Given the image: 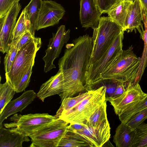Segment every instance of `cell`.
<instances>
[{
	"mask_svg": "<svg viewBox=\"0 0 147 147\" xmlns=\"http://www.w3.org/2000/svg\"><path fill=\"white\" fill-rule=\"evenodd\" d=\"M135 130L136 134L132 147H147V123H142Z\"/></svg>",
	"mask_w": 147,
	"mask_h": 147,
	"instance_id": "cell-29",
	"label": "cell"
},
{
	"mask_svg": "<svg viewBox=\"0 0 147 147\" xmlns=\"http://www.w3.org/2000/svg\"><path fill=\"white\" fill-rule=\"evenodd\" d=\"M147 96L139 83L129 84L124 92L117 97L110 98L108 101L113 107L115 113L118 116L123 114L130 105Z\"/></svg>",
	"mask_w": 147,
	"mask_h": 147,
	"instance_id": "cell-11",
	"label": "cell"
},
{
	"mask_svg": "<svg viewBox=\"0 0 147 147\" xmlns=\"http://www.w3.org/2000/svg\"><path fill=\"white\" fill-rule=\"evenodd\" d=\"M128 85L124 83H118L115 91L111 98L115 97L121 95L124 92Z\"/></svg>",
	"mask_w": 147,
	"mask_h": 147,
	"instance_id": "cell-36",
	"label": "cell"
},
{
	"mask_svg": "<svg viewBox=\"0 0 147 147\" xmlns=\"http://www.w3.org/2000/svg\"><path fill=\"white\" fill-rule=\"evenodd\" d=\"M37 97V94L34 90H30L25 91L19 97L10 101L0 114V127H3L5 120L11 115L21 112Z\"/></svg>",
	"mask_w": 147,
	"mask_h": 147,
	"instance_id": "cell-15",
	"label": "cell"
},
{
	"mask_svg": "<svg viewBox=\"0 0 147 147\" xmlns=\"http://www.w3.org/2000/svg\"><path fill=\"white\" fill-rule=\"evenodd\" d=\"M34 64H33L31 65L28 71L22 78L16 90V93L22 92L28 86Z\"/></svg>",
	"mask_w": 147,
	"mask_h": 147,
	"instance_id": "cell-33",
	"label": "cell"
},
{
	"mask_svg": "<svg viewBox=\"0 0 147 147\" xmlns=\"http://www.w3.org/2000/svg\"><path fill=\"white\" fill-rule=\"evenodd\" d=\"M70 30H66L65 25H61L56 33L49 40L45 55L42 59L45 62L44 71L47 73L56 67L53 64L55 60L58 57L64 45L68 41L70 37Z\"/></svg>",
	"mask_w": 147,
	"mask_h": 147,
	"instance_id": "cell-10",
	"label": "cell"
},
{
	"mask_svg": "<svg viewBox=\"0 0 147 147\" xmlns=\"http://www.w3.org/2000/svg\"><path fill=\"white\" fill-rule=\"evenodd\" d=\"M63 90V80L62 73L59 70L57 73L51 76L41 86L37 93V97L42 102L49 96L59 95Z\"/></svg>",
	"mask_w": 147,
	"mask_h": 147,
	"instance_id": "cell-17",
	"label": "cell"
},
{
	"mask_svg": "<svg viewBox=\"0 0 147 147\" xmlns=\"http://www.w3.org/2000/svg\"><path fill=\"white\" fill-rule=\"evenodd\" d=\"M98 9L102 14L107 13L121 0H96Z\"/></svg>",
	"mask_w": 147,
	"mask_h": 147,
	"instance_id": "cell-32",
	"label": "cell"
},
{
	"mask_svg": "<svg viewBox=\"0 0 147 147\" xmlns=\"http://www.w3.org/2000/svg\"><path fill=\"white\" fill-rule=\"evenodd\" d=\"M143 11L140 0H134L131 4L125 22L123 30L127 32L137 30L142 37L144 30Z\"/></svg>",
	"mask_w": 147,
	"mask_h": 147,
	"instance_id": "cell-16",
	"label": "cell"
},
{
	"mask_svg": "<svg viewBox=\"0 0 147 147\" xmlns=\"http://www.w3.org/2000/svg\"><path fill=\"white\" fill-rule=\"evenodd\" d=\"M133 1L121 0L107 13L123 29L130 5Z\"/></svg>",
	"mask_w": 147,
	"mask_h": 147,
	"instance_id": "cell-20",
	"label": "cell"
},
{
	"mask_svg": "<svg viewBox=\"0 0 147 147\" xmlns=\"http://www.w3.org/2000/svg\"><path fill=\"white\" fill-rule=\"evenodd\" d=\"M21 8V4L17 1L5 15L0 18V51L3 54L11 47L17 19Z\"/></svg>",
	"mask_w": 147,
	"mask_h": 147,
	"instance_id": "cell-9",
	"label": "cell"
},
{
	"mask_svg": "<svg viewBox=\"0 0 147 147\" xmlns=\"http://www.w3.org/2000/svg\"><path fill=\"white\" fill-rule=\"evenodd\" d=\"M90 92L91 90H89L85 92L80 93L76 96L65 98L61 102V105L55 116L57 117L61 113L69 110L87 96Z\"/></svg>",
	"mask_w": 147,
	"mask_h": 147,
	"instance_id": "cell-27",
	"label": "cell"
},
{
	"mask_svg": "<svg viewBox=\"0 0 147 147\" xmlns=\"http://www.w3.org/2000/svg\"><path fill=\"white\" fill-rule=\"evenodd\" d=\"M147 108V96L133 103L123 114L119 116L121 123H126L130 118L138 112Z\"/></svg>",
	"mask_w": 147,
	"mask_h": 147,
	"instance_id": "cell-25",
	"label": "cell"
},
{
	"mask_svg": "<svg viewBox=\"0 0 147 147\" xmlns=\"http://www.w3.org/2000/svg\"><path fill=\"white\" fill-rule=\"evenodd\" d=\"M69 124L57 118L39 128L29 136L32 147H58L68 129Z\"/></svg>",
	"mask_w": 147,
	"mask_h": 147,
	"instance_id": "cell-6",
	"label": "cell"
},
{
	"mask_svg": "<svg viewBox=\"0 0 147 147\" xmlns=\"http://www.w3.org/2000/svg\"><path fill=\"white\" fill-rule=\"evenodd\" d=\"M147 119V108L132 116L126 123L133 129H135Z\"/></svg>",
	"mask_w": 147,
	"mask_h": 147,
	"instance_id": "cell-30",
	"label": "cell"
},
{
	"mask_svg": "<svg viewBox=\"0 0 147 147\" xmlns=\"http://www.w3.org/2000/svg\"><path fill=\"white\" fill-rule=\"evenodd\" d=\"M28 31H30L32 34L28 16L24 9L17 22L14 29L12 45L16 46L21 36Z\"/></svg>",
	"mask_w": 147,
	"mask_h": 147,
	"instance_id": "cell-22",
	"label": "cell"
},
{
	"mask_svg": "<svg viewBox=\"0 0 147 147\" xmlns=\"http://www.w3.org/2000/svg\"><path fill=\"white\" fill-rule=\"evenodd\" d=\"M124 31L116 37L110 48L100 58L90 65L86 76L85 90L88 91L90 86L100 78L102 74L115 58L123 50V41Z\"/></svg>",
	"mask_w": 147,
	"mask_h": 147,
	"instance_id": "cell-7",
	"label": "cell"
},
{
	"mask_svg": "<svg viewBox=\"0 0 147 147\" xmlns=\"http://www.w3.org/2000/svg\"><path fill=\"white\" fill-rule=\"evenodd\" d=\"M15 89L7 82L0 85V114L11 100L15 92Z\"/></svg>",
	"mask_w": 147,
	"mask_h": 147,
	"instance_id": "cell-28",
	"label": "cell"
},
{
	"mask_svg": "<svg viewBox=\"0 0 147 147\" xmlns=\"http://www.w3.org/2000/svg\"><path fill=\"white\" fill-rule=\"evenodd\" d=\"M132 49L131 46L127 50H123L104 72L100 78L113 79L128 85L133 84L137 73L140 59Z\"/></svg>",
	"mask_w": 147,
	"mask_h": 147,
	"instance_id": "cell-3",
	"label": "cell"
},
{
	"mask_svg": "<svg viewBox=\"0 0 147 147\" xmlns=\"http://www.w3.org/2000/svg\"><path fill=\"white\" fill-rule=\"evenodd\" d=\"M81 129L75 130L87 141L91 147H101L109 140L110 137V127L108 121L96 127H88L84 124Z\"/></svg>",
	"mask_w": 147,
	"mask_h": 147,
	"instance_id": "cell-13",
	"label": "cell"
},
{
	"mask_svg": "<svg viewBox=\"0 0 147 147\" xmlns=\"http://www.w3.org/2000/svg\"><path fill=\"white\" fill-rule=\"evenodd\" d=\"M107 101L100 106L89 119L83 123L88 127H96L108 121L107 113Z\"/></svg>",
	"mask_w": 147,
	"mask_h": 147,
	"instance_id": "cell-24",
	"label": "cell"
},
{
	"mask_svg": "<svg viewBox=\"0 0 147 147\" xmlns=\"http://www.w3.org/2000/svg\"><path fill=\"white\" fill-rule=\"evenodd\" d=\"M143 11V17L147 21V0H140Z\"/></svg>",
	"mask_w": 147,
	"mask_h": 147,
	"instance_id": "cell-37",
	"label": "cell"
},
{
	"mask_svg": "<svg viewBox=\"0 0 147 147\" xmlns=\"http://www.w3.org/2000/svg\"><path fill=\"white\" fill-rule=\"evenodd\" d=\"M58 147H91L90 144L80 135L68 128L59 142Z\"/></svg>",
	"mask_w": 147,
	"mask_h": 147,
	"instance_id": "cell-21",
	"label": "cell"
},
{
	"mask_svg": "<svg viewBox=\"0 0 147 147\" xmlns=\"http://www.w3.org/2000/svg\"><path fill=\"white\" fill-rule=\"evenodd\" d=\"M80 20L82 27L96 28L102 14L98 8L96 0H80Z\"/></svg>",
	"mask_w": 147,
	"mask_h": 147,
	"instance_id": "cell-14",
	"label": "cell"
},
{
	"mask_svg": "<svg viewBox=\"0 0 147 147\" xmlns=\"http://www.w3.org/2000/svg\"><path fill=\"white\" fill-rule=\"evenodd\" d=\"M65 12L63 7L56 2L52 0L42 1L36 30L57 24Z\"/></svg>",
	"mask_w": 147,
	"mask_h": 147,
	"instance_id": "cell-12",
	"label": "cell"
},
{
	"mask_svg": "<svg viewBox=\"0 0 147 147\" xmlns=\"http://www.w3.org/2000/svg\"><path fill=\"white\" fill-rule=\"evenodd\" d=\"M63 55L59 59L63 90L59 95L61 102L85 90L86 76L92 47V37L86 34L67 44Z\"/></svg>",
	"mask_w": 147,
	"mask_h": 147,
	"instance_id": "cell-1",
	"label": "cell"
},
{
	"mask_svg": "<svg viewBox=\"0 0 147 147\" xmlns=\"http://www.w3.org/2000/svg\"><path fill=\"white\" fill-rule=\"evenodd\" d=\"M29 136L12 128L0 127V147H22L24 142L30 140Z\"/></svg>",
	"mask_w": 147,
	"mask_h": 147,
	"instance_id": "cell-18",
	"label": "cell"
},
{
	"mask_svg": "<svg viewBox=\"0 0 147 147\" xmlns=\"http://www.w3.org/2000/svg\"><path fill=\"white\" fill-rule=\"evenodd\" d=\"M36 37L28 31L25 33L20 38L16 47L19 51L23 47L28 43L34 40Z\"/></svg>",
	"mask_w": 147,
	"mask_h": 147,
	"instance_id": "cell-34",
	"label": "cell"
},
{
	"mask_svg": "<svg viewBox=\"0 0 147 147\" xmlns=\"http://www.w3.org/2000/svg\"><path fill=\"white\" fill-rule=\"evenodd\" d=\"M57 118L48 113L22 115L15 114L10 118L12 122L5 123L4 125L6 128L13 129L29 137L35 130Z\"/></svg>",
	"mask_w": 147,
	"mask_h": 147,
	"instance_id": "cell-8",
	"label": "cell"
},
{
	"mask_svg": "<svg viewBox=\"0 0 147 147\" xmlns=\"http://www.w3.org/2000/svg\"><path fill=\"white\" fill-rule=\"evenodd\" d=\"M20 0H0V18L5 15L13 4Z\"/></svg>",
	"mask_w": 147,
	"mask_h": 147,
	"instance_id": "cell-35",
	"label": "cell"
},
{
	"mask_svg": "<svg viewBox=\"0 0 147 147\" xmlns=\"http://www.w3.org/2000/svg\"><path fill=\"white\" fill-rule=\"evenodd\" d=\"M106 88L102 86L91 90L90 94L70 109L57 117L69 124L83 123L106 100Z\"/></svg>",
	"mask_w": 147,
	"mask_h": 147,
	"instance_id": "cell-4",
	"label": "cell"
},
{
	"mask_svg": "<svg viewBox=\"0 0 147 147\" xmlns=\"http://www.w3.org/2000/svg\"><path fill=\"white\" fill-rule=\"evenodd\" d=\"M135 134V129L121 123L116 129L113 141L117 147H132Z\"/></svg>",
	"mask_w": 147,
	"mask_h": 147,
	"instance_id": "cell-19",
	"label": "cell"
},
{
	"mask_svg": "<svg viewBox=\"0 0 147 147\" xmlns=\"http://www.w3.org/2000/svg\"><path fill=\"white\" fill-rule=\"evenodd\" d=\"M42 3V0H31L24 9L28 16L34 36Z\"/></svg>",
	"mask_w": 147,
	"mask_h": 147,
	"instance_id": "cell-23",
	"label": "cell"
},
{
	"mask_svg": "<svg viewBox=\"0 0 147 147\" xmlns=\"http://www.w3.org/2000/svg\"><path fill=\"white\" fill-rule=\"evenodd\" d=\"M129 0L131 1H133L134 0Z\"/></svg>",
	"mask_w": 147,
	"mask_h": 147,
	"instance_id": "cell-38",
	"label": "cell"
},
{
	"mask_svg": "<svg viewBox=\"0 0 147 147\" xmlns=\"http://www.w3.org/2000/svg\"><path fill=\"white\" fill-rule=\"evenodd\" d=\"M18 51L16 46L12 45L10 49L6 53L4 60L5 73L10 71Z\"/></svg>",
	"mask_w": 147,
	"mask_h": 147,
	"instance_id": "cell-31",
	"label": "cell"
},
{
	"mask_svg": "<svg viewBox=\"0 0 147 147\" xmlns=\"http://www.w3.org/2000/svg\"><path fill=\"white\" fill-rule=\"evenodd\" d=\"M41 44V38L36 37L23 47L18 51L10 71L5 73L6 81L15 90L23 76L34 64L36 53Z\"/></svg>",
	"mask_w": 147,
	"mask_h": 147,
	"instance_id": "cell-5",
	"label": "cell"
},
{
	"mask_svg": "<svg viewBox=\"0 0 147 147\" xmlns=\"http://www.w3.org/2000/svg\"><path fill=\"white\" fill-rule=\"evenodd\" d=\"M145 30L142 39L144 41V47L142 57L140 58L139 67L133 85L139 83L140 81L145 69L147 67V21L144 19Z\"/></svg>",
	"mask_w": 147,
	"mask_h": 147,
	"instance_id": "cell-26",
	"label": "cell"
},
{
	"mask_svg": "<svg viewBox=\"0 0 147 147\" xmlns=\"http://www.w3.org/2000/svg\"><path fill=\"white\" fill-rule=\"evenodd\" d=\"M93 30L92 47L88 67L105 54L117 36L124 31L121 26L109 16L100 17L98 27Z\"/></svg>",
	"mask_w": 147,
	"mask_h": 147,
	"instance_id": "cell-2",
	"label": "cell"
}]
</instances>
